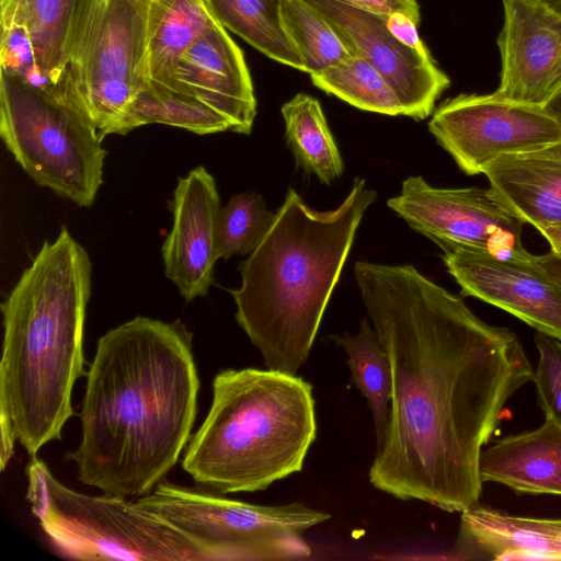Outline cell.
Masks as SVG:
<instances>
[{
  "mask_svg": "<svg viewBox=\"0 0 561 561\" xmlns=\"http://www.w3.org/2000/svg\"><path fill=\"white\" fill-rule=\"evenodd\" d=\"M310 78L322 91L359 110L404 116L402 104L386 78L357 54L310 75Z\"/></svg>",
  "mask_w": 561,
  "mask_h": 561,
  "instance_id": "25",
  "label": "cell"
},
{
  "mask_svg": "<svg viewBox=\"0 0 561 561\" xmlns=\"http://www.w3.org/2000/svg\"><path fill=\"white\" fill-rule=\"evenodd\" d=\"M137 501L197 543L208 561L307 558L305 531L330 518L301 503L255 505L165 481Z\"/></svg>",
  "mask_w": 561,
  "mask_h": 561,
  "instance_id": "8",
  "label": "cell"
},
{
  "mask_svg": "<svg viewBox=\"0 0 561 561\" xmlns=\"http://www.w3.org/2000/svg\"><path fill=\"white\" fill-rule=\"evenodd\" d=\"M333 24L350 50L365 58L389 82L404 116L428 117L449 78L437 67L427 48L416 49L399 41L388 28L386 14L345 0H307Z\"/></svg>",
  "mask_w": 561,
  "mask_h": 561,
  "instance_id": "12",
  "label": "cell"
},
{
  "mask_svg": "<svg viewBox=\"0 0 561 561\" xmlns=\"http://www.w3.org/2000/svg\"><path fill=\"white\" fill-rule=\"evenodd\" d=\"M539 232L549 242L551 252L561 254V224L546 227Z\"/></svg>",
  "mask_w": 561,
  "mask_h": 561,
  "instance_id": "33",
  "label": "cell"
},
{
  "mask_svg": "<svg viewBox=\"0 0 561 561\" xmlns=\"http://www.w3.org/2000/svg\"><path fill=\"white\" fill-rule=\"evenodd\" d=\"M536 262L561 285V254L549 252L535 255Z\"/></svg>",
  "mask_w": 561,
  "mask_h": 561,
  "instance_id": "32",
  "label": "cell"
},
{
  "mask_svg": "<svg viewBox=\"0 0 561 561\" xmlns=\"http://www.w3.org/2000/svg\"><path fill=\"white\" fill-rule=\"evenodd\" d=\"M149 0H79L66 57L80 107L103 140L149 80Z\"/></svg>",
  "mask_w": 561,
  "mask_h": 561,
  "instance_id": "9",
  "label": "cell"
},
{
  "mask_svg": "<svg viewBox=\"0 0 561 561\" xmlns=\"http://www.w3.org/2000/svg\"><path fill=\"white\" fill-rule=\"evenodd\" d=\"M443 261L463 296L495 306L561 341V285L535 260L454 250Z\"/></svg>",
  "mask_w": 561,
  "mask_h": 561,
  "instance_id": "13",
  "label": "cell"
},
{
  "mask_svg": "<svg viewBox=\"0 0 561 561\" xmlns=\"http://www.w3.org/2000/svg\"><path fill=\"white\" fill-rule=\"evenodd\" d=\"M0 135L36 183L78 206L93 204L106 150L72 90H44L0 70Z\"/></svg>",
  "mask_w": 561,
  "mask_h": 561,
  "instance_id": "7",
  "label": "cell"
},
{
  "mask_svg": "<svg viewBox=\"0 0 561 561\" xmlns=\"http://www.w3.org/2000/svg\"><path fill=\"white\" fill-rule=\"evenodd\" d=\"M546 113L554 119L561 128V90L550 98L543 105Z\"/></svg>",
  "mask_w": 561,
  "mask_h": 561,
  "instance_id": "34",
  "label": "cell"
},
{
  "mask_svg": "<svg viewBox=\"0 0 561 561\" xmlns=\"http://www.w3.org/2000/svg\"><path fill=\"white\" fill-rule=\"evenodd\" d=\"M333 340L347 355L352 379L370 408L378 447L383 443L390 420L392 373L388 353L378 333L364 319L356 335L344 334Z\"/></svg>",
  "mask_w": 561,
  "mask_h": 561,
  "instance_id": "24",
  "label": "cell"
},
{
  "mask_svg": "<svg viewBox=\"0 0 561 561\" xmlns=\"http://www.w3.org/2000/svg\"><path fill=\"white\" fill-rule=\"evenodd\" d=\"M312 387L273 369H225L191 437L183 469L196 484L226 495L255 492L302 469L316 438Z\"/></svg>",
  "mask_w": 561,
  "mask_h": 561,
  "instance_id": "5",
  "label": "cell"
},
{
  "mask_svg": "<svg viewBox=\"0 0 561 561\" xmlns=\"http://www.w3.org/2000/svg\"><path fill=\"white\" fill-rule=\"evenodd\" d=\"M15 0H1V4H7V3H10V2H13Z\"/></svg>",
  "mask_w": 561,
  "mask_h": 561,
  "instance_id": "37",
  "label": "cell"
},
{
  "mask_svg": "<svg viewBox=\"0 0 561 561\" xmlns=\"http://www.w3.org/2000/svg\"><path fill=\"white\" fill-rule=\"evenodd\" d=\"M79 0H25L37 65L56 85L70 80L66 46Z\"/></svg>",
  "mask_w": 561,
  "mask_h": 561,
  "instance_id": "27",
  "label": "cell"
},
{
  "mask_svg": "<svg viewBox=\"0 0 561 561\" xmlns=\"http://www.w3.org/2000/svg\"><path fill=\"white\" fill-rule=\"evenodd\" d=\"M388 207L443 252L470 250L512 259H533L522 243L524 222L489 188H447L409 176Z\"/></svg>",
  "mask_w": 561,
  "mask_h": 561,
  "instance_id": "10",
  "label": "cell"
},
{
  "mask_svg": "<svg viewBox=\"0 0 561 561\" xmlns=\"http://www.w3.org/2000/svg\"><path fill=\"white\" fill-rule=\"evenodd\" d=\"M286 144L296 163L330 184L343 173V160L319 101L298 93L282 106Z\"/></svg>",
  "mask_w": 561,
  "mask_h": 561,
  "instance_id": "22",
  "label": "cell"
},
{
  "mask_svg": "<svg viewBox=\"0 0 561 561\" xmlns=\"http://www.w3.org/2000/svg\"><path fill=\"white\" fill-rule=\"evenodd\" d=\"M386 22L389 31L402 43L416 49L426 48L419 36L417 23L408 14L403 12L390 13L387 15Z\"/></svg>",
  "mask_w": 561,
  "mask_h": 561,
  "instance_id": "30",
  "label": "cell"
},
{
  "mask_svg": "<svg viewBox=\"0 0 561 561\" xmlns=\"http://www.w3.org/2000/svg\"><path fill=\"white\" fill-rule=\"evenodd\" d=\"M496 197L524 224L538 231L561 224V163L514 154L500 158L483 173Z\"/></svg>",
  "mask_w": 561,
  "mask_h": 561,
  "instance_id": "19",
  "label": "cell"
},
{
  "mask_svg": "<svg viewBox=\"0 0 561 561\" xmlns=\"http://www.w3.org/2000/svg\"><path fill=\"white\" fill-rule=\"evenodd\" d=\"M218 22L255 49L280 64L305 71L288 38L280 0H208Z\"/></svg>",
  "mask_w": 561,
  "mask_h": 561,
  "instance_id": "23",
  "label": "cell"
},
{
  "mask_svg": "<svg viewBox=\"0 0 561 561\" xmlns=\"http://www.w3.org/2000/svg\"><path fill=\"white\" fill-rule=\"evenodd\" d=\"M502 1V75L493 93L542 106L561 90V14L537 0Z\"/></svg>",
  "mask_w": 561,
  "mask_h": 561,
  "instance_id": "14",
  "label": "cell"
},
{
  "mask_svg": "<svg viewBox=\"0 0 561 561\" xmlns=\"http://www.w3.org/2000/svg\"><path fill=\"white\" fill-rule=\"evenodd\" d=\"M26 500L32 513L67 558L208 561L197 543L138 501L75 491L57 480L35 456L26 468Z\"/></svg>",
  "mask_w": 561,
  "mask_h": 561,
  "instance_id": "6",
  "label": "cell"
},
{
  "mask_svg": "<svg viewBox=\"0 0 561 561\" xmlns=\"http://www.w3.org/2000/svg\"><path fill=\"white\" fill-rule=\"evenodd\" d=\"M354 273L392 373L371 484L450 513L477 506L483 447L505 404L535 376L518 336L411 264L358 261Z\"/></svg>",
  "mask_w": 561,
  "mask_h": 561,
  "instance_id": "1",
  "label": "cell"
},
{
  "mask_svg": "<svg viewBox=\"0 0 561 561\" xmlns=\"http://www.w3.org/2000/svg\"><path fill=\"white\" fill-rule=\"evenodd\" d=\"M91 272L87 250L62 227L1 305L0 436L19 440L32 457L61 439L73 415Z\"/></svg>",
  "mask_w": 561,
  "mask_h": 561,
  "instance_id": "3",
  "label": "cell"
},
{
  "mask_svg": "<svg viewBox=\"0 0 561 561\" xmlns=\"http://www.w3.org/2000/svg\"><path fill=\"white\" fill-rule=\"evenodd\" d=\"M456 559L561 560V519L481 506L461 512Z\"/></svg>",
  "mask_w": 561,
  "mask_h": 561,
  "instance_id": "17",
  "label": "cell"
},
{
  "mask_svg": "<svg viewBox=\"0 0 561 561\" xmlns=\"http://www.w3.org/2000/svg\"><path fill=\"white\" fill-rule=\"evenodd\" d=\"M428 129L459 169L483 174L500 158L541 150L561 140L542 106L491 94H460L433 113Z\"/></svg>",
  "mask_w": 561,
  "mask_h": 561,
  "instance_id": "11",
  "label": "cell"
},
{
  "mask_svg": "<svg viewBox=\"0 0 561 561\" xmlns=\"http://www.w3.org/2000/svg\"><path fill=\"white\" fill-rule=\"evenodd\" d=\"M525 154L561 163V140L541 150Z\"/></svg>",
  "mask_w": 561,
  "mask_h": 561,
  "instance_id": "35",
  "label": "cell"
},
{
  "mask_svg": "<svg viewBox=\"0 0 561 561\" xmlns=\"http://www.w3.org/2000/svg\"><path fill=\"white\" fill-rule=\"evenodd\" d=\"M479 468L482 482L518 494L561 495V425L546 419L535 430L503 437L483 449Z\"/></svg>",
  "mask_w": 561,
  "mask_h": 561,
  "instance_id": "18",
  "label": "cell"
},
{
  "mask_svg": "<svg viewBox=\"0 0 561 561\" xmlns=\"http://www.w3.org/2000/svg\"><path fill=\"white\" fill-rule=\"evenodd\" d=\"M534 340L539 354L533 379L538 404L546 419L561 425V341L541 332Z\"/></svg>",
  "mask_w": 561,
  "mask_h": 561,
  "instance_id": "29",
  "label": "cell"
},
{
  "mask_svg": "<svg viewBox=\"0 0 561 561\" xmlns=\"http://www.w3.org/2000/svg\"><path fill=\"white\" fill-rule=\"evenodd\" d=\"M171 89L191 94L225 116L231 131L249 135L256 100L242 50L216 23L179 59Z\"/></svg>",
  "mask_w": 561,
  "mask_h": 561,
  "instance_id": "16",
  "label": "cell"
},
{
  "mask_svg": "<svg viewBox=\"0 0 561 561\" xmlns=\"http://www.w3.org/2000/svg\"><path fill=\"white\" fill-rule=\"evenodd\" d=\"M219 23L208 0H149V80L170 88L181 56Z\"/></svg>",
  "mask_w": 561,
  "mask_h": 561,
  "instance_id": "20",
  "label": "cell"
},
{
  "mask_svg": "<svg viewBox=\"0 0 561 561\" xmlns=\"http://www.w3.org/2000/svg\"><path fill=\"white\" fill-rule=\"evenodd\" d=\"M148 124H164L197 135L231 130L225 116L197 98L152 81L138 91L108 135H125Z\"/></svg>",
  "mask_w": 561,
  "mask_h": 561,
  "instance_id": "21",
  "label": "cell"
},
{
  "mask_svg": "<svg viewBox=\"0 0 561 561\" xmlns=\"http://www.w3.org/2000/svg\"><path fill=\"white\" fill-rule=\"evenodd\" d=\"M557 13L561 14V0H537Z\"/></svg>",
  "mask_w": 561,
  "mask_h": 561,
  "instance_id": "36",
  "label": "cell"
},
{
  "mask_svg": "<svg viewBox=\"0 0 561 561\" xmlns=\"http://www.w3.org/2000/svg\"><path fill=\"white\" fill-rule=\"evenodd\" d=\"M192 333L138 316L102 335L87 374L81 442L67 459L104 494L140 497L174 467L196 416Z\"/></svg>",
  "mask_w": 561,
  "mask_h": 561,
  "instance_id": "2",
  "label": "cell"
},
{
  "mask_svg": "<svg viewBox=\"0 0 561 561\" xmlns=\"http://www.w3.org/2000/svg\"><path fill=\"white\" fill-rule=\"evenodd\" d=\"M275 219L263 197L256 193L231 196L217 218V257L250 254L259 245Z\"/></svg>",
  "mask_w": 561,
  "mask_h": 561,
  "instance_id": "28",
  "label": "cell"
},
{
  "mask_svg": "<svg viewBox=\"0 0 561 561\" xmlns=\"http://www.w3.org/2000/svg\"><path fill=\"white\" fill-rule=\"evenodd\" d=\"M381 14L403 12L416 23L420 22V7L416 0H345Z\"/></svg>",
  "mask_w": 561,
  "mask_h": 561,
  "instance_id": "31",
  "label": "cell"
},
{
  "mask_svg": "<svg viewBox=\"0 0 561 561\" xmlns=\"http://www.w3.org/2000/svg\"><path fill=\"white\" fill-rule=\"evenodd\" d=\"M280 16L305 72H320L353 54L327 16L307 0H280Z\"/></svg>",
  "mask_w": 561,
  "mask_h": 561,
  "instance_id": "26",
  "label": "cell"
},
{
  "mask_svg": "<svg viewBox=\"0 0 561 561\" xmlns=\"http://www.w3.org/2000/svg\"><path fill=\"white\" fill-rule=\"evenodd\" d=\"M170 207L172 228L161 249L164 273L191 301L208 293L218 260L220 198L216 181L204 165L179 178Z\"/></svg>",
  "mask_w": 561,
  "mask_h": 561,
  "instance_id": "15",
  "label": "cell"
},
{
  "mask_svg": "<svg viewBox=\"0 0 561 561\" xmlns=\"http://www.w3.org/2000/svg\"><path fill=\"white\" fill-rule=\"evenodd\" d=\"M376 197L356 178L337 208L317 211L289 188L271 228L239 264L241 285L230 290L236 320L267 368L296 375L306 362L357 228Z\"/></svg>",
  "mask_w": 561,
  "mask_h": 561,
  "instance_id": "4",
  "label": "cell"
}]
</instances>
